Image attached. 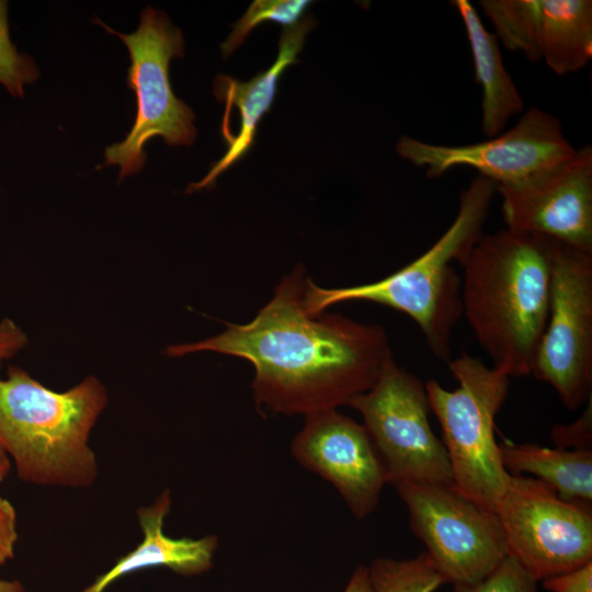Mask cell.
<instances>
[{
  "instance_id": "15",
  "label": "cell",
  "mask_w": 592,
  "mask_h": 592,
  "mask_svg": "<svg viewBox=\"0 0 592 592\" xmlns=\"http://www.w3.org/2000/svg\"><path fill=\"white\" fill-rule=\"evenodd\" d=\"M314 26L312 18L307 16L296 25L285 27L280 37L276 60L250 81L241 82L229 76L216 78L214 93L226 105L223 123L228 119L231 109L236 107L240 115L239 130L228 144L225 155L201 181L191 183L187 192L209 187L224 171L248 152L253 145L259 122L272 106L282 73L297 62L296 57L304 46L305 37Z\"/></svg>"
},
{
  "instance_id": "11",
  "label": "cell",
  "mask_w": 592,
  "mask_h": 592,
  "mask_svg": "<svg viewBox=\"0 0 592 592\" xmlns=\"http://www.w3.org/2000/svg\"><path fill=\"white\" fill-rule=\"evenodd\" d=\"M396 150L414 166L424 167L429 178L466 166L500 185L521 181L571 156L576 149L565 137L560 121L533 106L512 128L485 141L446 146L402 136Z\"/></svg>"
},
{
  "instance_id": "27",
  "label": "cell",
  "mask_w": 592,
  "mask_h": 592,
  "mask_svg": "<svg viewBox=\"0 0 592 592\" xmlns=\"http://www.w3.org/2000/svg\"><path fill=\"white\" fill-rule=\"evenodd\" d=\"M343 592H373L368 567L358 566L350 577Z\"/></svg>"
},
{
  "instance_id": "9",
  "label": "cell",
  "mask_w": 592,
  "mask_h": 592,
  "mask_svg": "<svg viewBox=\"0 0 592 592\" xmlns=\"http://www.w3.org/2000/svg\"><path fill=\"white\" fill-rule=\"evenodd\" d=\"M395 488L407 505L411 530L447 583H476L508 556L496 512L453 485L399 483Z\"/></svg>"
},
{
  "instance_id": "16",
  "label": "cell",
  "mask_w": 592,
  "mask_h": 592,
  "mask_svg": "<svg viewBox=\"0 0 592 592\" xmlns=\"http://www.w3.org/2000/svg\"><path fill=\"white\" fill-rule=\"evenodd\" d=\"M171 509L170 491L164 490L149 506L137 511L144 538L130 553L82 592H104L121 577L150 567H167L172 571L192 576L208 571L218 546L215 535L201 538H173L163 532L164 519Z\"/></svg>"
},
{
  "instance_id": "19",
  "label": "cell",
  "mask_w": 592,
  "mask_h": 592,
  "mask_svg": "<svg viewBox=\"0 0 592 592\" xmlns=\"http://www.w3.org/2000/svg\"><path fill=\"white\" fill-rule=\"evenodd\" d=\"M368 574L373 592H434L446 583L425 551L410 559L377 558Z\"/></svg>"
},
{
  "instance_id": "1",
  "label": "cell",
  "mask_w": 592,
  "mask_h": 592,
  "mask_svg": "<svg viewBox=\"0 0 592 592\" xmlns=\"http://www.w3.org/2000/svg\"><path fill=\"white\" fill-rule=\"evenodd\" d=\"M306 281L305 269L295 267L250 322L227 323L217 335L170 345L167 355L209 351L248 360L255 369L257 407L271 413L306 417L348 406L375 384L392 356L386 332L337 314H309Z\"/></svg>"
},
{
  "instance_id": "25",
  "label": "cell",
  "mask_w": 592,
  "mask_h": 592,
  "mask_svg": "<svg viewBox=\"0 0 592 592\" xmlns=\"http://www.w3.org/2000/svg\"><path fill=\"white\" fill-rule=\"evenodd\" d=\"M16 539L15 510L7 499L0 497V566L13 558Z\"/></svg>"
},
{
  "instance_id": "2",
  "label": "cell",
  "mask_w": 592,
  "mask_h": 592,
  "mask_svg": "<svg viewBox=\"0 0 592 592\" xmlns=\"http://www.w3.org/2000/svg\"><path fill=\"white\" fill-rule=\"evenodd\" d=\"M559 241L502 229L482 235L463 263V315L493 367L531 375L550 305Z\"/></svg>"
},
{
  "instance_id": "12",
  "label": "cell",
  "mask_w": 592,
  "mask_h": 592,
  "mask_svg": "<svg viewBox=\"0 0 592 592\" xmlns=\"http://www.w3.org/2000/svg\"><path fill=\"white\" fill-rule=\"evenodd\" d=\"M508 229L592 253V146L521 181L497 185Z\"/></svg>"
},
{
  "instance_id": "7",
  "label": "cell",
  "mask_w": 592,
  "mask_h": 592,
  "mask_svg": "<svg viewBox=\"0 0 592 592\" xmlns=\"http://www.w3.org/2000/svg\"><path fill=\"white\" fill-rule=\"evenodd\" d=\"M348 406L363 417L388 483L453 485L446 449L430 425L425 383L392 356L375 384Z\"/></svg>"
},
{
  "instance_id": "28",
  "label": "cell",
  "mask_w": 592,
  "mask_h": 592,
  "mask_svg": "<svg viewBox=\"0 0 592 592\" xmlns=\"http://www.w3.org/2000/svg\"><path fill=\"white\" fill-rule=\"evenodd\" d=\"M10 466V457L0 444V482L9 474Z\"/></svg>"
},
{
  "instance_id": "8",
  "label": "cell",
  "mask_w": 592,
  "mask_h": 592,
  "mask_svg": "<svg viewBox=\"0 0 592 592\" xmlns=\"http://www.w3.org/2000/svg\"><path fill=\"white\" fill-rule=\"evenodd\" d=\"M494 512L508 556L537 582L592 561V505L565 501L545 482L511 474Z\"/></svg>"
},
{
  "instance_id": "29",
  "label": "cell",
  "mask_w": 592,
  "mask_h": 592,
  "mask_svg": "<svg viewBox=\"0 0 592 592\" xmlns=\"http://www.w3.org/2000/svg\"><path fill=\"white\" fill-rule=\"evenodd\" d=\"M0 592H24V588L19 581L15 580H0Z\"/></svg>"
},
{
  "instance_id": "4",
  "label": "cell",
  "mask_w": 592,
  "mask_h": 592,
  "mask_svg": "<svg viewBox=\"0 0 592 592\" xmlns=\"http://www.w3.org/2000/svg\"><path fill=\"white\" fill-rule=\"evenodd\" d=\"M497 184L479 175L463 190L449 228L423 254L392 274L364 285L323 288L307 278L304 305L311 315L346 300H368L397 309L419 326L433 355L451 361L452 331L463 315L462 280L451 263L463 265L482 237Z\"/></svg>"
},
{
  "instance_id": "23",
  "label": "cell",
  "mask_w": 592,
  "mask_h": 592,
  "mask_svg": "<svg viewBox=\"0 0 592 592\" xmlns=\"http://www.w3.org/2000/svg\"><path fill=\"white\" fill-rule=\"evenodd\" d=\"M550 437L560 449H592V396L580 417L570 424H557Z\"/></svg>"
},
{
  "instance_id": "18",
  "label": "cell",
  "mask_w": 592,
  "mask_h": 592,
  "mask_svg": "<svg viewBox=\"0 0 592 592\" xmlns=\"http://www.w3.org/2000/svg\"><path fill=\"white\" fill-rule=\"evenodd\" d=\"M499 446L509 474H533L560 499L592 505V449H560L512 442Z\"/></svg>"
},
{
  "instance_id": "24",
  "label": "cell",
  "mask_w": 592,
  "mask_h": 592,
  "mask_svg": "<svg viewBox=\"0 0 592 592\" xmlns=\"http://www.w3.org/2000/svg\"><path fill=\"white\" fill-rule=\"evenodd\" d=\"M549 592H592V561L570 572L542 581Z\"/></svg>"
},
{
  "instance_id": "17",
  "label": "cell",
  "mask_w": 592,
  "mask_h": 592,
  "mask_svg": "<svg viewBox=\"0 0 592 592\" xmlns=\"http://www.w3.org/2000/svg\"><path fill=\"white\" fill-rule=\"evenodd\" d=\"M452 3L466 30L475 79L481 88V130L491 138L499 135L509 119L524 109V102L504 67L496 34L487 31L468 0Z\"/></svg>"
},
{
  "instance_id": "22",
  "label": "cell",
  "mask_w": 592,
  "mask_h": 592,
  "mask_svg": "<svg viewBox=\"0 0 592 592\" xmlns=\"http://www.w3.org/2000/svg\"><path fill=\"white\" fill-rule=\"evenodd\" d=\"M454 592H538L537 581L506 556L487 577L471 584L454 585Z\"/></svg>"
},
{
  "instance_id": "3",
  "label": "cell",
  "mask_w": 592,
  "mask_h": 592,
  "mask_svg": "<svg viewBox=\"0 0 592 592\" xmlns=\"http://www.w3.org/2000/svg\"><path fill=\"white\" fill-rule=\"evenodd\" d=\"M106 402V389L94 376L59 392L10 367L0 377V444L19 478L41 486H91L98 463L89 437Z\"/></svg>"
},
{
  "instance_id": "5",
  "label": "cell",
  "mask_w": 592,
  "mask_h": 592,
  "mask_svg": "<svg viewBox=\"0 0 592 592\" xmlns=\"http://www.w3.org/2000/svg\"><path fill=\"white\" fill-rule=\"evenodd\" d=\"M458 383L447 390L425 383L430 410L437 418L453 486L470 500L496 511L511 478L494 436V419L510 387V377L467 353L448 362Z\"/></svg>"
},
{
  "instance_id": "13",
  "label": "cell",
  "mask_w": 592,
  "mask_h": 592,
  "mask_svg": "<svg viewBox=\"0 0 592 592\" xmlns=\"http://www.w3.org/2000/svg\"><path fill=\"white\" fill-rule=\"evenodd\" d=\"M291 452L303 467L338 490L356 519L376 510L388 478L363 424L337 409L308 414Z\"/></svg>"
},
{
  "instance_id": "10",
  "label": "cell",
  "mask_w": 592,
  "mask_h": 592,
  "mask_svg": "<svg viewBox=\"0 0 592 592\" xmlns=\"http://www.w3.org/2000/svg\"><path fill=\"white\" fill-rule=\"evenodd\" d=\"M531 374L569 410L592 396V253L558 243L548 320Z\"/></svg>"
},
{
  "instance_id": "21",
  "label": "cell",
  "mask_w": 592,
  "mask_h": 592,
  "mask_svg": "<svg viewBox=\"0 0 592 592\" xmlns=\"http://www.w3.org/2000/svg\"><path fill=\"white\" fill-rule=\"evenodd\" d=\"M9 4L0 0V84L12 95L23 98L25 86L39 77V69L32 57L19 52L10 37Z\"/></svg>"
},
{
  "instance_id": "26",
  "label": "cell",
  "mask_w": 592,
  "mask_h": 592,
  "mask_svg": "<svg viewBox=\"0 0 592 592\" xmlns=\"http://www.w3.org/2000/svg\"><path fill=\"white\" fill-rule=\"evenodd\" d=\"M27 344V335L11 319L0 321V365L12 358Z\"/></svg>"
},
{
  "instance_id": "20",
  "label": "cell",
  "mask_w": 592,
  "mask_h": 592,
  "mask_svg": "<svg viewBox=\"0 0 592 592\" xmlns=\"http://www.w3.org/2000/svg\"><path fill=\"white\" fill-rule=\"evenodd\" d=\"M311 1L307 0H257L234 24V30L221 44L224 57L231 55L244 42L247 35L265 21L292 27L301 21Z\"/></svg>"
},
{
  "instance_id": "14",
  "label": "cell",
  "mask_w": 592,
  "mask_h": 592,
  "mask_svg": "<svg viewBox=\"0 0 592 592\" xmlns=\"http://www.w3.org/2000/svg\"><path fill=\"white\" fill-rule=\"evenodd\" d=\"M506 49L545 60L558 76L582 69L592 57L591 0H480Z\"/></svg>"
},
{
  "instance_id": "6",
  "label": "cell",
  "mask_w": 592,
  "mask_h": 592,
  "mask_svg": "<svg viewBox=\"0 0 592 592\" xmlns=\"http://www.w3.org/2000/svg\"><path fill=\"white\" fill-rule=\"evenodd\" d=\"M109 33L119 37L130 58L127 86L135 93L136 116L126 137L105 148V166L119 167V180L138 173L145 162V145L161 137L169 146H190L196 138L194 113L171 88L169 65L184 55L180 29L161 11L147 7L137 30L119 33L96 20Z\"/></svg>"
}]
</instances>
